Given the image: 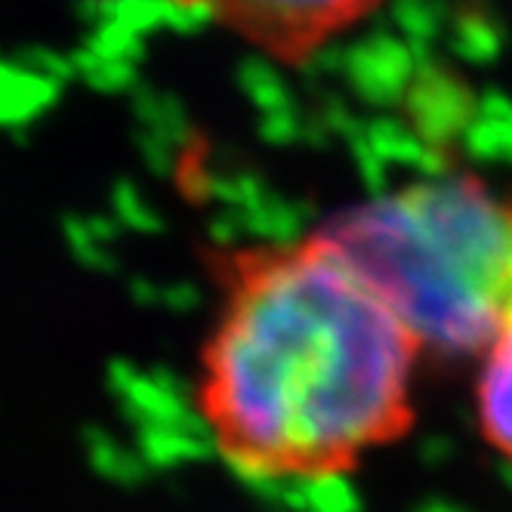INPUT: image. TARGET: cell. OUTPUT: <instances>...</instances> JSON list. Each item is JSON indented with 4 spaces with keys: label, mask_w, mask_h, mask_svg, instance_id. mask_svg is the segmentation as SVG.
I'll return each mask as SVG.
<instances>
[{
    "label": "cell",
    "mask_w": 512,
    "mask_h": 512,
    "mask_svg": "<svg viewBox=\"0 0 512 512\" xmlns=\"http://www.w3.org/2000/svg\"><path fill=\"white\" fill-rule=\"evenodd\" d=\"M207 272L192 405L238 475L331 482L414 429L426 349L321 229L210 247Z\"/></svg>",
    "instance_id": "cell-1"
},
{
    "label": "cell",
    "mask_w": 512,
    "mask_h": 512,
    "mask_svg": "<svg viewBox=\"0 0 512 512\" xmlns=\"http://www.w3.org/2000/svg\"><path fill=\"white\" fill-rule=\"evenodd\" d=\"M426 352L482 355L512 260V198L479 176H435L321 226Z\"/></svg>",
    "instance_id": "cell-2"
},
{
    "label": "cell",
    "mask_w": 512,
    "mask_h": 512,
    "mask_svg": "<svg viewBox=\"0 0 512 512\" xmlns=\"http://www.w3.org/2000/svg\"><path fill=\"white\" fill-rule=\"evenodd\" d=\"M278 65L315 59L340 34L371 19L383 0H167Z\"/></svg>",
    "instance_id": "cell-3"
},
{
    "label": "cell",
    "mask_w": 512,
    "mask_h": 512,
    "mask_svg": "<svg viewBox=\"0 0 512 512\" xmlns=\"http://www.w3.org/2000/svg\"><path fill=\"white\" fill-rule=\"evenodd\" d=\"M475 411H479L485 445L512 466V327L497 331L491 346L482 352Z\"/></svg>",
    "instance_id": "cell-4"
},
{
    "label": "cell",
    "mask_w": 512,
    "mask_h": 512,
    "mask_svg": "<svg viewBox=\"0 0 512 512\" xmlns=\"http://www.w3.org/2000/svg\"><path fill=\"white\" fill-rule=\"evenodd\" d=\"M503 327H512V260H509V269L503 275L500 303H497V331H503Z\"/></svg>",
    "instance_id": "cell-5"
}]
</instances>
